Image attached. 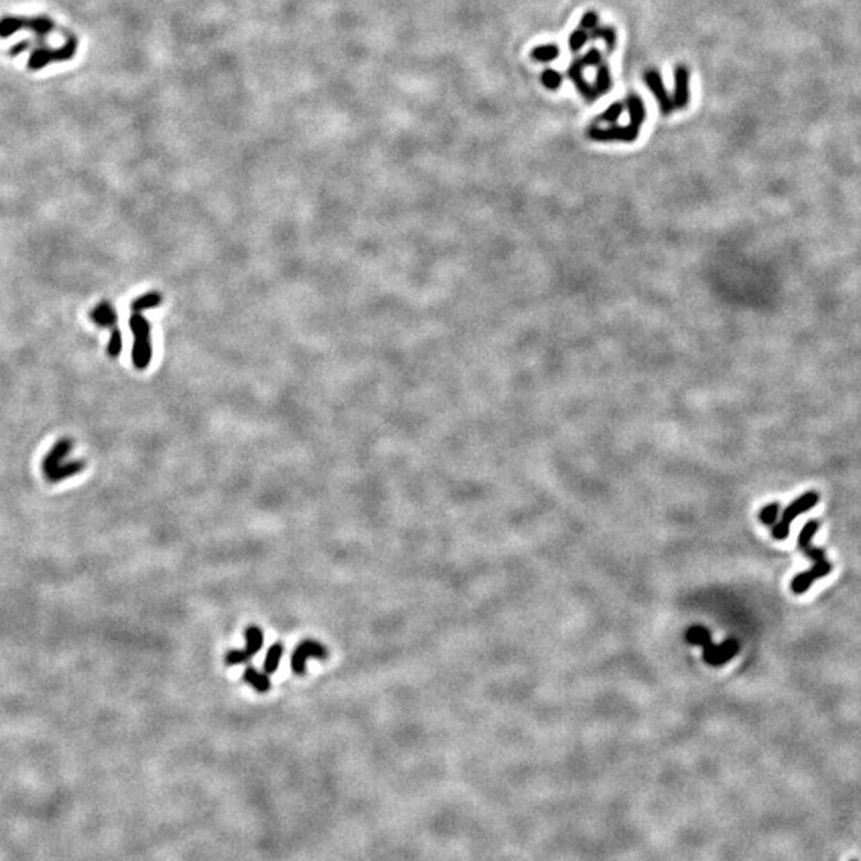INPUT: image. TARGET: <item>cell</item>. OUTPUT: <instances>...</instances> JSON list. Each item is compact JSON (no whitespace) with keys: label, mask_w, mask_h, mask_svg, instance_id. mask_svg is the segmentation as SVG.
Instances as JSON below:
<instances>
[{"label":"cell","mask_w":861,"mask_h":861,"mask_svg":"<svg viewBox=\"0 0 861 861\" xmlns=\"http://www.w3.org/2000/svg\"><path fill=\"white\" fill-rule=\"evenodd\" d=\"M590 40H603L606 45V51L608 55H612L616 51L617 46V33L614 26H596L594 30H590Z\"/></svg>","instance_id":"ac0fdd59"},{"label":"cell","mask_w":861,"mask_h":861,"mask_svg":"<svg viewBox=\"0 0 861 861\" xmlns=\"http://www.w3.org/2000/svg\"><path fill=\"white\" fill-rule=\"evenodd\" d=\"M530 56L536 62H552L560 56V48L556 44L538 45L530 51Z\"/></svg>","instance_id":"ffe728a7"},{"label":"cell","mask_w":861,"mask_h":861,"mask_svg":"<svg viewBox=\"0 0 861 861\" xmlns=\"http://www.w3.org/2000/svg\"><path fill=\"white\" fill-rule=\"evenodd\" d=\"M594 88L598 96H603V94L610 93V89L612 88V77H611V71H610L608 64H603V62H601L598 69H596Z\"/></svg>","instance_id":"44dd1931"},{"label":"cell","mask_w":861,"mask_h":861,"mask_svg":"<svg viewBox=\"0 0 861 861\" xmlns=\"http://www.w3.org/2000/svg\"><path fill=\"white\" fill-rule=\"evenodd\" d=\"M580 57H583V62L585 67H598L601 64V61H603V56H601L598 48H590L584 56H580Z\"/></svg>","instance_id":"f546056e"},{"label":"cell","mask_w":861,"mask_h":861,"mask_svg":"<svg viewBox=\"0 0 861 861\" xmlns=\"http://www.w3.org/2000/svg\"><path fill=\"white\" fill-rule=\"evenodd\" d=\"M641 133V126L628 123L627 126L611 125L608 128H601L598 125H592L587 130V137L594 142H635Z\"/></svg>","instance_id":"8992f818"},{"label":"cell","mask_w":861,"mask_h":861,"mask_svg":"<svg viewBox=\"0 0 861 861\" xmlns=\"http://www.w3.org/2000/svg\"><path fill=\"white\" fill-rule=\"evenodd\" d=\"M831 571H833V565L831 562H828V560L823 563H813V567L809 569V571H804V573H799L795 576L793 580H791V592L796 595L806 594L815 580L823 579Z\"/></svg>","instance_id":"30bf717a"},{"label":"cell","mask_w":861,"mask_h":861,"mask_svg":"<svg viewBox=\"0 0 861 861\" xmlns=\"http://www.w3.org/2000/svg\"><path fill=\"white\" fill-rule=\"evenodd\" d=\"M245 637H246V651L251 657H254L263 646V632L257 625H249L245 630Z\"/></svg>","instance_id":"d6986e66"},{"label":"cell","mask_w":861,"mask_h":861,"mask_svg":"<svg viewBox=\"0 0 861 861\" xmlns=\"http://www.w3.org/2000/svg\"><path fill=\"white\" fill-rule=\"evenodd\" d=\"M624 104L628 112V117H630V123L643 126L644 120H646V107H644L641 96H638L637 93L627 94Z\"/></svg>","instance_id":"9a60e30c"},{"label":"cell","mask_w":861,"mask_h":861,"mask_svg":"<svg viewBox=\"0 0 861 861\" xmlns=\"http://www.w3.org/2000/svg\"><path fill=\"white\" fill-rule=\"evenodd\" d=\"M541 83L547 89H551V91H557V89L562 87L563 77H562V73L556 71V69H546V71L541 73Z\"/></svg>","instance_id":"d4e9b609"},{"label":"cell","mask_w":861,"mask_h":861,"mask_svg":"<svg viewBox=\"0 0 861 861\" xmlns=\"http://www.w3.org/2000/svg\"><path fill=\"white\" fill-rule=\"evenodd\" d=\"M779 511H780V504L779 503H770L767 506H764L763 509L759 512V520L761 524L765 526H774L777 524L779 519Z\"/></svg>","instance_id":"484cf974"},{"label":"cell","mask_w":861,"mask_h":861,"mask_svg":"<svg viewBox=\"0 0 861 861\" xmlns=\"http://www.w3.org/2000/svg\"><path fill=\"white\" fill-rule=\"evenodd\" d=\"M161 302H163V297L160 292H149V294L142 295V297L139 299H136L133 305H131V308H133L134 313H141V311L157 308V306Z\"/></svg>","instance_id":"cb8c5ba5"},{"label":"cell","mask_w":861,"mask_h":861,"mask_svg":"<svg viewBox=\"0 0 861 861\" xmlns=\"http://www.w3.org/2000/svg\"><path fill=\"white\" fill-rule=\"evenodd\" d=\"M83 469H85V461H82V459H77V461H66L61 468H57L56 471L50 472L48 475H45V477L48 482L56 483V482H61V480H66L69 477H73V475L80 474Z\"/></svg>","instance_id":"e0dca14e"},{"label":"cell","mask_w":861,"mask_h":861,"mask_svg":"<svg viewBox=\"0 0 861 861\" xmlns=\"http://www.w3.org/2000/svg\"><path fill=\"white\" fill-rule=\"evenodd\" d=\"M644 83L649 91L654 94L656 101L659 104V110L664 117H670L675 112V105H673V99L670 96L668 89L665 88V83L662 80V73H660L657 69H649V71L644 72Z\"/></svg>","instance_id":"ba28073f"},{"label":"cell","mask_w":861,"mask_h":861,"mask_svg":"<svg viewBox=\"0 0 861 861\" xmlns=\"http://www.w3.org/2000/svg\"><path fill=\"white\" fill-rule=\"evenodd\" d=\"M327 656H329V653H327V648L324 644L314 640H305L295 648L292 656H290V668H292L294 673L302 676L306 673V662H308V659H327Z\"/></svg>","instance_id":"52a82bcc"},{"label":"cell","mask_w":861,"mask_h":861,"mask_svg":"<svg viewBox=\"0 0 861 861\" xmlns=\"http://www.w3.org/2000/svg\"><path fill=\"white\" fill-rule=\"evenodd\" d=\"M72 448H73V443L71 439L57 441L55 445L51 447V450L46 453V456L44 458V463H42L44 474L48 475L50 472L56 471L57 468H61L62 464L66 463L64 459L69 456V453L72 452Z\"/></svg>","instance_id":"4fadbf2b"},{"label":"cell","mask_w":861,"mask_h":861,"mask_svg":"<svg viewBox=\"0 0 861 861\" xmlns=\"http://www.w3.org/2000/svg\"><path fill=\"white\" fill-rule=\"evenodd\" d=\"M587 40H590V35H589L587 30H584V29H580V28L573 30V33L569 34V39H568L569 50H571V53H578L585 44H587Z\"/></svg>","instance_id":"4316f807"},{"label":"cell","mask_w":861,"mask_h":861,"mask_svg":"<svg viewBox=\"0 0 861 861\" xmlns=\"http://www.w3.org/2000/svg\"><path fill=\"white\" fill-rule=\"evenodd\" d=\"M598 23H600L598 13L594 12V10H589V12H585L583 15L579 26H580V29L587 30V33H589V30H594L596 26H598Z\"/></svg>","instance_id":"f1b7e54d"},{"label":"cell","mask_w":861,"mask_h":861,"mask_svg":"<svg viewBox=\"0 0 861 861\" xmlns=\"http://www.w3.org/2000/svg\"><path fill=\"white\" fill-rule=\"evenodd\" d=\"M130 327L134 335L133 364L139 371H145L152 361L150 324L141 313H134L130 319Z\"/></svg>","instance_id":"7a4b0ae2"},{"label":"cell","mask_w":861,"mask_h":861,"mask_svg":"<svg viewBox=\"0 0 861 861\" xmlns=\"http://www.w3.org/2000/svg\"><path fill=\"white\" fill-rule=\"evenodd\" d=\"M850 861H858V860H850Z\"/></svg>","instance_id":"4dcf8cb0"},{"label":"cell","mask_w":861,"mask_h":861,"mask_svg":"<svg viewBox=\"0 0 861 861\" xmlns=\"http://www.w3.org/2000/svg\"><path fill=\"white\" fill-rule=\"evenodd\" d=\"M77 40L76 37H71L64 45L60 48H46V46H39L29 56V69L33 71H40V69L53 64L56 61H67L73 57L77 51Z\"/></svg>","instance_id":"5b68a950"},{"label":"cell","mask_w":861,"mask_h":861,"mask_svg":"<svg viewBox=\"0 0 861 861\" xmlns=\"http://www.w3.org/2000/svg\"><path fill=\"white\" fill-rule=\"evenodd\" d=\"M818 501H820V495H818L817 491H807V493L801 495L799 498L795 499L793 503H791L783 511V514H781V519L779 520V524L774 525V528H772V538H774V540H777V541L786 540V538H788V535H790L791 524H793V520L796 519V517H799L801 514H804V512L810 511L813 506L818 504Z\"/></svg>","instance_id":"3957f363"},{"label":"cell","mask_w":861,"mask_h":861,"mask_svg":"<svg viewBox=\"0 0 861 861\" xmlns=\"http://www.w3.org/2000/svg\"><path fill=\"white\" fill-rule=\"evenodd\" d=\"M249 660H251V656L247 654L246 649H231V651L227 653V656H225V664L229 665V667L247 664Z\"/></svg>","instance_id":"83f0119b"},{"label":"cell","mask_w":861,"mask_h":861,"mask_svg":"<svg viewBox=\"0 0 861 861\" xmlns=\"http://www.w3.org/2000/svg\"><path fill=\"white\" fill-rule=\"evenodd\" d=\"M625 110V104L622 101H616L612 103L608 109H605L598 117L595 118V125L598 123H610V125H616L617 120L621 118V115L624 114Z\"/></svg>","instance_id":"603a6c76"},{"label":"cell","mask_w":861,"mask_h":861,"mask_svg":"<svg viewBox=\"0 0 861 861\" xmlns=\"http://www.w3.org/2000/svg\"><path fill=\"white\" fill-rule=\"evenodd\" d=\"M242 680H245L246 683L251 686V688L256 689L257 693H262V694L263 693H268V691H270V688H272L270 676H268L265 672H263V673L258 672L257 668L251 667V665L245 670Z\"/></svg>","instance_id":"2e32d148"},{"label":"cell","mask_w":861,"mask_h":861,"mask_svg":"<svg viewBox=\"0 0 861 861\" xmlns=\"http://www.w3.org/2000/svg\"><path fill=\"white\" fill-rule=\"evenodd\" d=\"M820 530V522L818 520H809L807 524L802 528L799 533V538H797V546L802 552L806 553L807 557H810L813 560V563H823L826 562L825 557V551L820 547H813L812 546V538L815 536V533Z\"/></svg>","instance_id":"7c38bea8"},{"label":"cell","mask_w":861,"mask_h":861,"mask_svg":"<svg viewBox=\"0 0 861 861\" xmlns=\"http://www.w3.org/2000/svg\"><path fill=\"white\" fill-rule=\"evenodd\" d=\"M673 105L675 110H684L691 103V71L686 64H678L673 71Z\"/></svg>","instance_id":"9c48e42d"},{"label":"cell","mask_w":861,"mask_h":861,"mask_svg":"<svg viewBox=\"0 0 861 861\" xmlns=\"http://www.w3.org/2000/svg\"><path fill=\"white\" fill-rule=\"evenodd\" d=\"M19 30H30L39 39H45L46 34L55 30V23L46 17H35V18H19V17H5L0 19V37H7L19 33Z\"/></svg>","instance_id":"277c9868"},{"label":"cell","mask_w":861,"mask_h":861,"mask_svg":"<svg viewBox=\"0 0 861 861\" xmlns=\"http://www.w3.org/2000/svg\"><path fill=\"white\" fill-rule=\"evenodd\" d=\"M584 69L585 66L583 62V57H576L571 64H569L567 73H568V78L571 80V83L574 85V88L578 89V93L580 94V96H583L589 104H592V103H595L600 96L596 94L594 85H590L587 80H585Z\"/></svg>","instance_id":"8fae6325"},{"label":"cell","mask_w":861,"mask_h":861,"mask_svg":"<svg viewBox=\"0 0 861 861\" xmlns=\"http://www.w3.org/2000/svg\"><path fill=\"white\" fill-rule=\"evenodd\" d=\"M284 654V646L281 643L273 644V646L267 651L265 660H263V672L267 675H273L276 672L279 667V662H281V657Z\"/></svg>","instance_id":"7402d4cb"},{"label":"cell","mask_w":861,"mask_h":861,"mask_svg":"<svg viewBox=\"0 0 861 861\" xmlns=\"http://www.w3.org/2000/svg\"><path fill=\"white\" fill-rule=\"evenodd\" d=\"M89 319H91L93 324H96L98 327H103V329H117L118 327V316L117 311L112 306L110 302H101L98 303L89 313Z\"/></svg>","instance_id":"5bb4252c"},{"label":"cell","mask_w":861,"mask_h":861,"mask_svg":"<svg viewBox=\"0 0 861 861\" xmlns=\"http://www.w3.org/2000/svg\"><path fill=\"white\" fill-rule=\"evenodd\" d=\"M686 641L702 646V651H704L702 656H704L705 662L711 665V667H721V665H725L729 660L736 657L738 649H740V644H738L736 638H729L725 643L715 644L711 641L710 632L702 625L691 627L686 632Z\"/></svg>","instance_id":"6da1fadb"}]
</instances>
